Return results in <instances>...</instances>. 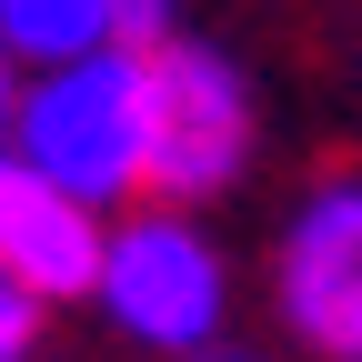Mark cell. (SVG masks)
<instances>
[{"label": "cell", "instance_id": "obj_6", "mask_svg": "<svg viewBox=\"0 0 362 362\" xmlns=\"http://www.w3.org/2000/svg\"><path fill=\"white\" fill-rule=\"evenodd\" d=\"M0 40L11 61H71V51H101L111 40V0H0Z\"/></svg>", "mask_w": 362, "mask_h": 362}, {"label": "cell", "instance_id": "obj_2", "mask_svg": "<svg viewBox=\"0 0 362 362\" xmlns=\"http://www.w3.org/2000/svg\"><path fill=\"white\" fill-rule=\"evenodd\" d=\"M90 312H101L131 352L192 362L202 342H221V322H232V262H221V242L192 221V202H161L151 192L131 221H111Z\"/></svg>", "mask_w": 362, "mask_h": 362}, {"label": "cell", "instance_id": "obj_3", "mask_svg": "<svg viewBox=\"0 0 362 362\" xmlns=\"http://www.w3.org/2000/svg\"><path fill=\"white\" fill-rule=\"evenodd\" d=\"M141 101H151V192L161 202H221L232 181L252 171L262 141V111H252V81L211 51V40H161L141 51Z\"/></svg>", "mask_w": 362, "mask_h": 362}, {"label": "cell", "instance_id": "obj_5", "mask_svg": "<svg viewBox=\"0 0 362 362\" xmlns=\"http://www.w3.org/2000/svg\"><path fill=\"white\" fill-rule=\"evenodd\" d=\"M101 252H111V211L101 202H81L71 181H51L40 161L0 151V272H11L30 302H90Z\"/></svg>", "mask_w": 362, "mask_h": 362}, {"label": "cell", "instance_id": "obj_7", "mask_svg": "<svg viewBox=\"0 0 362 362\" xmlns=\"http://www.w3.org/2000/svg\"><path fill=\"white\" fill-rule=\"evenodd\" d=\"M111 40L121 51H161V40H181V11L171 0H111Z\"/></svg>", "mask_w": 362, "mask_h": 362}, {"label": "cell", "instance_id": "obj_9", "mask_svg": "<svg viewBox=\"0 0 362 362\" xmlns=\"http://www.w3.org/2000/svg\"><path fill=\"white\" fill-rule=\"evenodd\" d=\"M21 61H11V40H0V151H11V101H21V81H11Z\"/></svg>", "mask_w": 362, "mask_h": 362}, {"label": "cell", "instance_id": "obj_1", "mask_svg": "<svg viewBox=\"0 0 362 362\" xmlns=\"http://www.w3.org/2000/svg\"><path fill=\"white\" fill-rule=\"evenodd\" d=\"M11 151L40 161L51 181H71L81 202H141L151 192V101H141V51H71V61H40L11 101Z\"/></svg>", "mask_w": 362, "mask_h": 362}, {"label": "cell", "instance_id": "obj_10", "mask_svg": "<svg viewBox=\"0 0 362 362\" xmlns=\"http://www.w3.org/2000/svg\"><path fill=\"white\" fill-rule=\"evenodd\" d=\"M192 362H272V352H252V342H232V332H221V342H202Z\"/></svg>", "mask_w": 362, "mask_h": 362}, {"label": "cell", "instance_id": "obj_8", "mask_svg": "<svg viewBox=\"0 0 362 362\" xmlns=\"http://www.w3.org/2000/svg\"><path fill=\"white\" fill-rule=\"evenodd\" d=\"M30 342H40V302L0 272V362H30Z\"/></svg>", "mask_w": 362, "mask_h": 362}, {"label": "cell", "instance_id": "obj_4", "mask_svg": "<svg viewBox=\"0 0 362 362\" xmlns=\"http://www.w3.org/2000/svg\"><path fill=\"white\" fill-rule=\"evenodd\" d=\"M272 312L312 362H362V171H322L282 211Z\"/></svg>", "mask_w": 362, "mask_h": 362}]
</instances>
